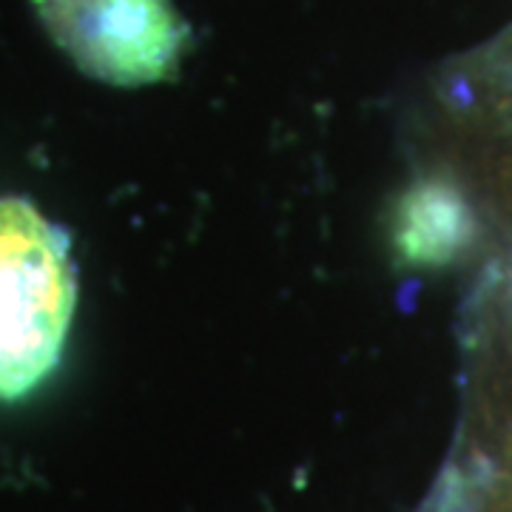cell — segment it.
<instances>
[{"label":"cell","instance_id":"6da1fadb","mask_svg":"<svg viewBox=\"0 0 512 512\" xmlns=\"http://www.w3.org/2000/svg\"><path fill=\"white\" fill-rule=\"evenodd\" d=\"M77 302L72 242L32 202L0 200V399L32 393L60 362Z\"/></svg>","mask_w":512,"mask_h":512},{"label":"cell","instance_id":"7a4b0ae2","mask_svg":"<svg viewBox=\"0 0 512 512\" xmlns=\"http://www.w3.org/2000/svg\"><path fill=\"white\" fill-rule=\"evenodd\" d=\"M32 9L92 80L143 89L177 77L188 23L171 0H32Z\"/></svg>","mask_w":512,"mask_h":512},{"label":"cell","instance_id":"3957f363","mask_svg":"<svg viewBox=\"0 0 512 512\" xmlns=\"http://www.w3.org/2000/svg\"><path fill=\"white\" fill-rule=\"evenodd\" d=\"M478 234L476 211L453 180L430 174L410 183L390 208V248L410 268H444Z\"/></svg>","mask_w":512,"mask_h":512},{"label":"cell","instance_id":"277c9868","mask_svg":"<svg viewBox=\"0 0 512 512\" xmlns=\"http://www.w3.org/2000/svg\"><path fill=\"white\" fill-rule=\"evenodd\" d=\"M495 512H512V493L504 495V501L498 504V510H495Z\"/></svg>","mask_w":512,"mask_h":512}]
</instances>
